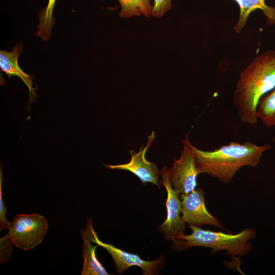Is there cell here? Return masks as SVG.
<instances>
[{"mask_svg":"<svg viewBox=\"0 0 275 275\" xmlns=\"http://www.w3.org/2000/svg\"><path fill=\"white\" fill-rule=\"evenodd\" d=\"M161 182L167 193L166 202L167 208V218L164 222L159 227L167 240H173L180 235L184 234L185 223L180 216L182 211L181 201L179 198V194L172 187L169 180L167 168H163L160 171Z\"/></svg>","mask_w":275,"mask_h":275,"instance_id":"cell-7","label":"cell"},{"mask_svg":"<svg viewBox=\"0 0 275 275\" xmlns=\"http://www.w3.org/2000/svg\"><path fill=\"white\" fill-rule=\"evenodd\" d=\"M48 226L46 217L37 213H18L13 217L6 236L16 248L29 251L42 242Z\"/></svg>","mask_w":275,"mask_h":275,"instance_id":"cell-4","label":"cell"},{"mask_svg":"<svg viewBox=\"0 0 275 275\" xmlns=\"http://www.w3.org/2000/svg\"><path fill=\"white\" fill-rule=\"evenodd\" d=\"M275 87V50H268L255 57L240 72L233 93V104L243 123L258 121L260 99Z\"/></svg>","mask_w":275,"mask_h":275,"instance_id":"cell-1","label":"cell"},{"mask_svg":"<svg viewBox=\"0 0 275 275\" xmlns=\"http://www.w3.org/2000/svg\"><path fill=\"white\" fill-rule=\"evenodd\" d=\"M13 244L9 238L5 235L0 238V262L5 264L11 258Z\"/></svg>","mask_w":275,"mask_h":275,"instance_id":"cell-17","label":"cell"},{"mask_svg":"<svg viewBox=\"0 0 275 275\" xmlns=\"http://www.w3.org/2000/svg\"><path fill=\"white\" fill-rule=\"evenodd\" d=\"M3 172L2 168L0 170V231L8 229L11 222L9 221L6 217L7 208L5 205L2 192Z\"/></svg>","mask_w":275,"mask_h":275,"instance_id":"cell-16","label":"cell"},{"mask_svg":"<svg viewBox=\"0 0 275 275\" xmlns=\"http://www.w3.org/2000/svg\"><path fill=\"white\" fill-rule=\"evenodd\" d=\"M86 228L92 241L106 250L111 255L117 273L122 274L131 266H138L142 269L144 275L157 274L162 267L164 262L163 257L152 261L144 260L138 255L124 251L112 244L102 242L93 229L91 219H88Z\"/></svg>","mask_w":275,"mask_h":275,"instance_id":"cell-6","label":"cell"},{"mask_svg":"<svg viewBox=\"0 0 275 275\" xmlns=\"http://www.w3.org/2000/svg\"><path fill=\"white\" fill-rule=\"evenodd\" d=\"M257 116L265 126H275V87L270 93L260 99L257 107Z\"/></svg>","mask_w":275,"mask_h":275,"instance_id":"cell-14","label":"cell"},{"mask_svg":"<svg viewBox=\"0 0 275 275\" xmlns=\"http://www.w3.org/2000/svg\"><path fill=\"white\" fill-rule=\"evenodd\" d=\"M272 141L273 143L275 144V135L272 138Z\"/></svg>","mask_w":275,"mask_h":275,"instance_id":"cell-19","label":"cell"},{"mask_svg":"<svg viewBox=\"0 0 275 275\" xmlns=\"http://www.w3.org/2000/svg\"><path fill=\"white\" fill-rule=\"evenodd\" d=\"M183 149L178 159H174L173 167L167 169L169 180L172 187L181 195L188 194L197 185L200 174L196 166V157L188 137L182 141Z\"/></svg>","mask_w":275,"mask_h":275,"instance_id":"cell-5","label":"cell"},{"mask_svg":"<svg viewBox=\"0 0 275 275\" xmlns=\"http://www.w3.org/2000/svg\"><path fill=\"white\" fill-rule=\"evenodd\" d=\"M155 138L153 131L148 136L146 146L143 147L142 145L137 153L134 150L129 151L131 155L130 160L126 163L117 165H106V168L109 169L123 170L129 171L137 176L143 184L150 183L159 187L158 178L160 175L157 166L146 158V153L151 145Z\"/></svg>","mask_w":275,"mask_h":275,"instance_id":"cell-9","label":"cell"},{"mask_svg":"<svg viewBox=\"0 0 275 275\" xmlns=\"http://www.w3.org/2000/svg\"><path fill=\"white\" fill-rule=\"evenodd\" d=\"M200 174L204 173L225 184L230 183L238 171L244 167H256L269 144L257 145L250 141L242 144L231 142L212 151L192 146Z\"/></svg>","mask_w":275,"mask_h":275,"instance_id":"cell-2","label":"cell"},{"mask_svg":"<svg viewBox=\"0 0 275 275\" xmlns=\"http://www.w3.org/2000/svg\"><path fill=\"white\" fill-rule=\"evenodd\" d=\"M172 0H153L152 15L160 18L172 8Z\"/></svg>","mask_w":275,"mask_h":275,"instance_id":"cell-18","label":"cell"},{"mask_svg":"<svg viewBox=\"0 0 275 275\" xmlns=\"http://www.w3.org/2000/svg\"><path fill=\"white\" fill-rule=\"evenodd\" d=\"M182 204V218L185 223L201 228L207 225L226 230L206 209L205 195L198 188L188 194L180 195Z\"/></svg>","mask_w":275,"mask_h":275,"instance_id":"cell-8","label":"cell"},{"mask_svg":"<svg viewBox=\"0 0 275 275\" xmlns=\"http://www.w3.org/2000/svg\"><path fill=\"white\" fill-rule=\"evenodd\" d=\"M83 240L82 256L84 263L81 275H108L109 274L98 260L96 250L97 244L93 245L88 229L79 230Z\"/></svg>","mask_w":275,"mask_h":275,"instance_id":"cell-12","label":"cell"},{"mask_svg":"<svg viewBox=\"0 0 275 275\" xmlns=\"http://www.w3.org/2000/svg\"><path fill=\"white\" fill-rule=\"evenodd\" d=\"M57 0H48L47 6L39 14V25L36 35L44 40H48L51 34L54 22L53 11Z\"/></svg>","mask_w":275,"mask_h":275,"instance_id":"cell-15","label":"cell"},{"mask_svg":"<svg viewBox=\"0 0 275 275\" xmlns=\"http://www.w3.org/2000/svg\"><path fill=\"white\" fill-rule=\"evenodd\" d=\"M239 7L238 19L234 30L239 33L244 28L250 14L256 10L262 11L266 16L267 23L275 25V8L268 6L265 0H234Z\"/></svg>","mask_w":275,"mask_h":275,"instance_id":"cell-11","label":"cell"},{"mask_svg":"<svg viewBox=\"0 0 275 275\" xmlns=\"http://www.w3.org/2000/svg\"><path fill=\"white\" fill-rule=\"evenodd\" d=\"M192 230L189 235L183 234L173 240L175 248L179 251L193 246H203L211 249V253L224 250L225 254L232 259L246 256L251 250L252 243L250 241L256 236L255 230L246 228L236 234L206 230L189 225Z\"/></svg>","mask_w":275,"mask_h":275,"instance_id":"cell-3","label":"cell"},{"mask_svg":"<svg viewBox=\"0 0 275 275\" xmlns=\"http://www.w3.org/2000/svg\"><path fill=\"white\" fill-rule=\"evenodd\" d=\"M22 47L20 44L16 46L11 51L1 50L0 68L9 77H18L27 86L29 91L30 102L36 96L35 88L31 77L25 73L19 66L18 60Z\"/></svg>","mask_w":275,"mask_h":275,"instance_id":"cell-10","label":"cell"},{"mask_svg":"<svg viewBox=\"0 0 275 275\" xmlns=\"http://www.w3.org/2000/svg\"><path fill=\"white\" fill-rule=\"evenodd\" d=\"M121 5L119 15L122 18L143 15L147 18L152 15L150 0H118Z\"/></svg>","mask_w":275,"mask_h":275,"instance_id":"cell-13","label":"cell"}]
</instances>
